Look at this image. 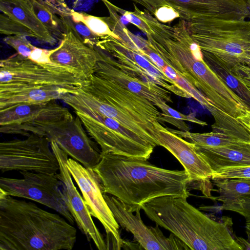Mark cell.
Wrapping results in <instances>:
<instances>
[{
    "label": "cell",
    "instance_id": "484cf974",
    "mask_svg": "<svg viewBox=\"0 0 250 250\" xmlns=\"http://www.w3.org/2000/svg\"><path fill=\"white\" fill-rule=\"evenodd\" d=\"M39 20L57 40H62L65 33L59 18L54 14L44 0H25Z\"/></svg>",
    "mask_w": 250,
    "mask_h": 250
},
{
    "label": "cell",
    "instance_id": "4fadbf2b",
    "mask_svg": "<svg viewBox=\"0 0 250 250\" xmlns=\"http://www.w3.org/2000/svg\"><path fill=\"white\" fill-rule=\"evenodd\" d=\"M152 15L158 10L170 9L179 19L210 17L223 20H241L249 18L246 0H130Z\"/></svg>",
    "mask_w": 250,
    "mask_h": 250
},
{
    "label": "cell",
    "instance_id": "277c9868",
    "mask_svg": "<svg viewBox=\"0 0 250 250\" xmlns=\"http://www.w3.org/2000/svg\"><path fill=\"white\" fill-rule=\"evenodd\" d=\"M86 81L52 62L40 63L16 53L0 62V111L24 104L61 99Z\"/></svg>",
    "mask_w": 250,
    "mask_h": 250
},
{
    "label": "cell",
    "instance_id": "d6986e66",
    "mask_svg": "<svg viewBox=\"0 0 250 250\" xmlns=\"http://www.w3.org/2000/svg\"><path fill=\"white\" fill-rule=\"evenodd\" d=\"M155 142L169 151L188 174L190 182H209L212 170L190 143L164 127L160 123L155 125Z\"/></svg>",
    "mask_w": 250,
    "mask_h": 250
},
{
    "label": "cell",
    "instance_id": "f1b7e54d",
    "mask_svg": "<svg viewBox=\"0 0 250 250\" xmlns=\"http://www.w3.org/2000/svg\"><path fill=\"white\" fill-rule=\"evenodd\" d=\"M0 33L7 36L21 35L36 39L31 30L4 14L0 15Z\"/></svg>",
    "mask_w": 250,
    "mask_h": 250
},
{
    "label": "cell",
    "instance_id": "8d00e7d4",
    "mask_svg": "<svg viewBox=\"0 0 250 250\" xmlns=\"http://www.w3.org/2000/svg\"><path fill=\"white\" fill-rule=\"evenodd\" d=\"M80 1V0H75V2H74V6H76L77 5H78V3L79 2V1Z\"/></svg>",
    "mask_w": 250,
    "mask_h": 250
},
{
    "label": "cell",
    "instance_id": "4316f807",
    "mask_svg": "<svg viewBox=\"0 0 250 250\" xmlns=\"http://www.w3.org/2000/svg\"><path fill=\"white\" fill-rule=\"evenodd\" d=\"M160 110L161 115L160 117V123L166 122L169 123L179 130L189 131L190 129L186 121L198 124L204 126L207 123L196 118L193 115H187L177 111L170 107L166 102H164L157 106Z\"/></svg>",
    "mask_w": 250,
    "mask_h": 250
},
{
    "label": "cell",
    "instance_id": "1f68e13d",
    "mask_svg": "<svg viewBox=\"0 0 250 250\" xmlns=\"http://www.w3.org/2000/svg\"><path fill=\"white\" fill-rule=\"evenodd\" d=\"M55 49L56 48L48 50L35 46L28 58L40 63L50 62H52L50 60L51 55L55 51Z\"/></svg>",
    "mask_w": 250,
    "mask_h": 250
},
{
    "label": "cell",
    "instance_id": "f546056e",
    "mask_svg": "<svg viewBox=\"0 0 250 250\" xmlns=\"http://www.w3.org/2000/svg\"><path fill=\"white\" fill-rule=\"evenodd\" d=\"M226 179H250V166L223 167L213 171L212 180Z\"/></svg>",
    "mask_w": 250,
    "mask_h": 250
},
{
    "label": "cell",
    "instance_id": "d590c367",
    "mask_svg": "<svg viewBox=\"0 0 250 250\" xmlns=\"http://www.w3.org/2000/svg\"><path fill=\"white\" fill-rule=\"evenodd\" d=\"M246 0L247 2L248 6V9H249V18L250 19V0Z\"/></svg>",
    "mask_w": 250,
    "mask_h": 250
},
{
    "label": "cell",
    "instance_id": "d6a6232c",
    "mask_svg": "<svg viewBox=\"0 0 250 250\" xmlns=\"http://www.w3.org/2000/svg\"><path fill=\"white\" fill-rule=\"evenodd\" d=\"M232 69L236 75L250 90V66L240 64L232 66Z\"/></svg>",
    "mask_w": 250,
    "mask_h": 250
},
{
    "label": "cell",
    "instance_id": "30bf717a",
    "mask_svg": "<svg viewBox=\"0 0 250 250\" xmlns=\"http://www.w3.org/2000/svg\"><path fill=\"white\" fill-rule=\"evenodd\" d=\"M58 160L50 142L45 137L31 134L24 139H14L0 143V169L56 173Z\"/></svg>",
    "mask_w": 250,
    "mask_h": 250
},
{
    "label": "cell",
    "instance_id": "d4e9b609",
    "mask_svg": "<svg viewBox=\"0 0 250 250\" xmlns=\"http://www.w3.org/2000/svg\"><path fill=\"white\" fill-rule=\"evenodd\" d=\"M202 54L206 63L250 110V90L234 72L232 66L214 56Z\"/></svg>",
    "mask_w": 250,
    "mask_h": 250
},
{
    "label": "cell",
    "instance_id": "44dd1931",
    "mask_svg": "<svg viewBox=\"0 0 250 250\" xmlns=\"http://www.w3.org/2000/svg\"><path fill=\"white\" fill-rule=\"evenodd\" d=\"M218 195L209 197L221 202L220 210L236 212L250 223V179H213Z\"/></svg>",
    "mask_w": 250,
    "mask_h": 250
},
{
    "label": "cell",
    "instance_id": "52a82bcc",
    "mask_svg": "<svg viewBox=\"0 0 250 250\" xmlns=\"http://www.w3.org/2000/svg\"><path fill=\"white\" fill-rule=\"evenodd\" d=\"M185 21L202 53L214 56L232 66H250V20L202 17Z\"/></svg>",
    "mask_w": 250,
    "mask_h": 250
},
{
    "label": "cell",
    "instance_id": "7c38bea8",
    "mask_svg": "<svg viewBox=\"0 0 250 250\" xmlns=\"http://www.w3.org/2000/svg\"><path fill=\"white\" fill-rule=\"evenodd\" d=\"M66 166L91 215L99 220L105 230L108 250L110 246L113 250L121 249L124 241L120 236V226L104 199L97 174L93 169L84 167L72 158H68Z\"/></svg>",
    "mask_w": 250,
    "mask_h": 250
},
{
    "label": "cell",
    "instance_id": "9c48e42d",
    "mask_svg": "<svg viewBox=\"0 0 250 250\" xmlns=\"http://www.w3.org/2000/svg\"><path fill=\"white\" fill-rule=\"evenodd\" d=\"M102 153L148 159L157 146L116 120L95 112H75Z\"/></svg>",
    "mask_w": 250,
    "mask_h": 250
},
{
    "label": "cell",
    "instance_id": "83f0119b",
    "mask_svg": "<svg viewBox=\"0 0 250 250\" xmlns=\"http://www.w3.org/2000/svg\"><path fill=\"white\" fill-rule=\"evenodd\" d=\"M71 14L76 21L83 23L99 38L111 36L116 39L117 36L111 31L103 17L92 16L84 12L75 11L71 9Z\"/></svg>",
    "mask_w": 250,
    "mask_h": 250
},
{
    "label": "cell",
    "instance_id": "8fae6325",
    "mask_svg": "<svg viewBox=\"0 0 250 250\" xmlns=\"http://www.w3.org/2000/svg\"><path fill=\"white\" fill-rule=\"evenodd\" d=\"M23 178L1 177L0 190L16 197L33 200L53 209L71 224L75 220L69 210L57 173L20 171Z\"/></svg>",
    "mask_w": 250,
    "mask_h": 250
},
{
    "label": "cell",
    "instance_id": "ac0fdd59",
    "mask_svg": "<svg viewBox=\"0 0 250 250\" xmlns=\"http://www.w3.org/2000/svg\"><path fill=\"white\" fill-rule=\"evenodd\" d=\"M97 47L99 57L94 74L144 97L156 107L164 102H173L169 91L157 84L143 80L122 70L114 63L112 56Z\"/></svg>",
    "mask_w": 250,
    "mask_h": 250
},
{
    "label": "cell",
    "instance_id": "7a4b0ae2",
    "mask_svg": "<svg viewBox=\"0 0 250 250\" xmlns=\"http://www.w3.org/2000/svg\"><path fill=\"white\" fill-rule=\"evenodd\" d=\"M133 12L144 22L142 31L146 35L151 48L167 65L216 106H222L231 99L232 91L205 61L185 20L179 19L171 26L160 22L135 4Z\"/></svg>",
    "mask_w": 250,
    "mask_h": 250
},
{
    "label": "cell",
    "instance_id": "8992f818",
    "mask_svg": "<svg viewBox=\"0 0 250 250\" xmlns=\"http://www.w3.org/2000/svg\"><path fill=\"white\" fill-rule=\"evenodd\" d=\"M187 198L165 196L141 207L156 224L169 230L190 250H243L226 223L217 222L189 203Z\"/></svg>",
    "mask_w": 250,
    "mask_h": 250
},
{
    "label": "cell",
    "instance_id": "ba28073f",
    "mask_svg": "<svg viewBox=\"0 0 250 250\" xmlns=\"http://www.w3.org/2000/svg\"><path fill=\"white\" fill-rule=\"evenodd\" d=\"M74 116L68 108L52 100L44 103L21 104L0 111V131L7 134L47 138L56 128Z\"/></svg>",
    "mask_w": 250,
    "mask_h": 250
},
{
    "label": "cell",
    "instance_id": "2e32d148",
    "mask_svg": "<svg viewBox=\"0 0 250 250\" xmlns=\"http://www.w3.org/2000/svg\"><path fill=\"white\" fill-rule=\"evenodd\" d=\"M50 145L60 165L59 173H57V176L61 182L66 205L75 222L89 242L92 240L99 250H107L105 240L95 225L83 197L74 184L66 166L68 155L55 142L51 141Z\"/></svg>",
    "mask_w": 250,
    "mask_h": 250
},
{
    "label": "cell",
    "instance_id": "603a6c76",
    "mask_svg": "<svg viewBox=\"0 0 250 250\" xmlns=\"http://www.w3.org/2000/svg\"><path fill=\"white\" fill-rule=\"evenodd\" d=\"M195 146L212 172L223 167L250 166V142L215 148Z\"/></svg>",
    "mask_w": 250,
    "mask_h": 250
},
{
    "label": "cell",
    "instance_id": "4dcf8cb0",
    "mask_svg": "<svg viewBox=\"0 0 250 250\" xmlns=\"http://www.w3.org/2000/svg\"><path fill=\"white\" fill-rule=\"evenodd\" d=\"M3 40L5 43L14 48L18 54L27 58L35 47L24 36H8L4 38Z\"/></svg>",
    "mask_w": 250,
    "mask_h": 250
},
{
    "label": "cell",
    "instance_id": "e0dca14e",
    "mask_svg": "<svg viewBox=\"0 0 250 250\" xmlns=\"http://www.w3.org/2000/svg\"><path fill=\"white\" fill-rule=\"evenodd\" d=\"M79 117L76 115L69 122L51 131L47 136L55 142L73 159L84 167L93 169L101 159V150L88 135Z\"/></svg>",
    "mask_w": 250,
    "mask_h": 250
},
{
    "label": "cell",
    "instance_id": "5bb4252c",
    "mask_svg": "<svg viewBox=\"0 0 250 250\" xmlns=\"http://www.w3.org/2000/svg\"><path fill=\"white\" fill-rule=\"evenodd\" d=\"M103 195L119 226L130 232L143 249L148 250H190L173 234L166 237L158 225L156 224L155 227L146 226L141 217V209H137L134 214L128 205L116 197L104 192Z\"/></svg>",
    "mask_w": 250,
    "mask_h": 250
},
{
    "label": "cell",
    "instance_id": "7402d4cb",
    "mask_svg": "<svg viewBox=\"0 0 250 250\" xmlns=\"http://www.w3.org/2000/svg\"><path fill=\"white\" fill-rule=\"evenodd\" d=\"M0 11L31 30L38 41L52 46L56 44L57 39L39 20L25 0H0Z\"/></svg>",
    "mask_w": 250,
    "mask_h": 250
},
{
    "label": "cell",
    "instance_id": "5b68a950",
    "mask_svg": "<svg viewBox=\"0 0 250 250\" xmlns=\"http://www.w3.org/2000/svg\"><path fill=\"white\" fill-rule=\"evenodd\" d=\"M61 100L75 112H95L118 121L123 126L157 146L155 125L161 112L150 101L95 74L77 92Z\"/></svg>",
    "mask_w": 250,
    "mask_h": 250
},
{
    "label": "cell",
    "instance_id": "e575fe53",
    "mask_svg": "<svg viewBox=\"0 0 250 250\" xmlns=\"http://www.w3.org/2000/svg\"><path fill=\"white\" fill-rule=\"evenodd\" d=\"M237 119L250 131V110H247L244 115Z\"/></svg>",
    "mask_w": 250,
    "mask_h": 250
},
{
    "label": "cell",
    "instance_id": "6da1fadb",
    "mask_svg": "<svg viewBox=\"0 0 250 250\" xmlns=\"http://www.w3.org/2000/svg\"><path fill=\"white\" fill-rule=\"evenodd\" d=\"M104 193L128 205L132 211L157 198L165 196L188 198L190 177L185 170H169L154 166L147 160L101 153L93 168Z\"/></svg>",
    "mask_w": 250,
    "mask_h": 250
},
{
    "label": "cell",
    "instance_id": "cb8c5ba5",
    "mask_svg": "<svg viewBox=\"0 0 250 250\" xmlns=\"http://www.w3.org/2000/svg\"><path fill=\"white\" fill-rule=\"evenodd\" d=\"M52 12L60 19L65 33L71 31L84 43L96 46L99 38L93 34L83 23L72 17L71 9L65 0H44Z\"/></svg>",
    "mask_w": 250,
    "mask_h": 250
},
{
    "label": "cell",
    "instance_id": "ffe728a7",
    "mask_svg": "<svg viewBox=\"0 0 250 250\" xmlns=\"http://www.w3.org/2000/svg\"><path fill=\"white\" fill-rule=\"evenodd\" d=\"M98 57L96 46L84 43L69 31L64 34L50 60L56 64L71 69L86 81L94 74Z\"/></svg>",
    "mask_w": 250,
    "mask_h": 250
},
{
    "label": "cell",
    "instance_id": "836d02e7",
    "mask_svg": "<svg viewBox=\"0 0 250 250\" xmlns=\"http://www.w3.org/2000/svg\"><path fill=\"white\" fill-rule=\"evenodd\" d=\"M248 235V239L242 237L237 236L234 234V237L236 242L241 246L243 250H250V233L246 232Z\"/></svg>",
    "mask_w": 250,
    "mask_h": 250
},
{
    "label": "cell",
    "instance_id": "9a60e30c",
    "mask_svg": "<svg viewBox=\"0 0 250 250\" xmlns=\"http://www.w3.org/2000/svg\"><path fill=\"white\" fill-rule=\"evenodd\" d=\"M96 46L112 56L114 63L122 70L185 97L184 93L157 67L117 39L111 36L100 38Z\"/></svg>",
    "mask_w": 250,
    "mask_h": 250
},
{
    "label": "cell",
    "instance_id": "3957f363",
    "mask_svg": "<svg viewBox=\"0 0 250 250\" xmlns=\"http://www.w3.org/2000/svg\"><path fill=\"white\" fill-rule=\"evenodd\" d=\"M76 237L60 215L0 190V250H70Z\"/></svg>",
    "mask_w": 250,
    "mask_h": 250
}]
</instances>
